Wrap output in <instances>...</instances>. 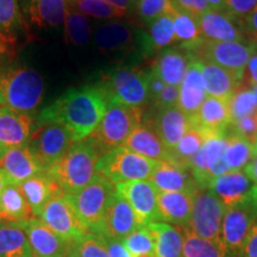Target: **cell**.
Listing matches in <instances>:
<instances>
[{
  "instance_id": "33",
  "label": "cell",
  "mask_w": 257,
  "mask_h": 257,
  "mask_svg": "<svg viewBox=\"0 0 257 257\" xmlns=\"http://www.w3.org/2000/svg\"><path fill=\"white\" fill-rule=\"evenodd\" d=\"M0 257H34L24 225L0 221Z\"/></svg>"
},
{
  "instance_id": "54",
  "label": "cell",
  "mask_w": 257,
  "mask_h": 257,
  "mask_svg": "<svg viewBox=\"0 0 257 257\" xmlns=\"http://www.w3.org/2000/svg\"><path fill=\"white\" fill-rule=\"evenodd\" d=\"M166 83L161 80L159 76L155 75L152 70H149V91L150 96H152V102L159 96V94L162 92V89L165 88Z\"/></svg>"
},
{
  "instance_id": "63",
  "label": "cell",
  "mask_w": 257,
  "mask_h": 257,
  "mask_svg": "<svg viewBox=\"0 0 257 257\" xmlns=\"http://www.w3.org/2000/svg\"><path fill=\"white\" fill-rule=\"evenodd\" d=\"M255 117H256V123H257V112L255 113Z\"/></svg>"
},
{
  "instance_id": "17",
  "label": "cell",
  "mask_w": 257,
  "mask_h": 257,
  "mask_svg": "<svg viewBox=\"0 0 257 257\" xmlns=\"http://www.w3.org/2000/svg\"><path fill=\"white\" fill-rule=\"evenodd\" d=\"M140 226L136 214L128 202L118 193H115L108 204L105 216L95 234L121 242L125 237H127Z\"/></svg>"
},
{
  "instance_id": "19",
  "label": "cell",
  "mask_w": 257,
  "mask_h": 257,
  "mask_svg": "<svg viewBox=\"0 0 257 257\" xmlns=\"http://www.w3.org/2000/svg\"><path fill=\"white\" fill-rule=\"evenodd\" d=\"M199 28L204 40L249 43L244 34L242 22L226 11L210 10L199 18Z\"/></svg>"
},
{
  "instance_id": "51",
  "label": "cell",
  "mask_w": 257,
  "mask_h": 257,
  "mask_svg": "<svg viewBox=\"0 0 257 257\" xmlns=\"http://www.w3.org/2000/svg\"><path fill=\"white\" fill-rule=\"evenodd\" d=\"M242 27L249 42L257 43V8L248 17L242 19Z\"/></svg>"
},
{
  "instance_id": "32",
  "label": "cell",
  "mask_w": 257,
  "mask_h": 257,
  "mask_svg": "<svg viewBox=\"0 0 257 257\" xmlns=\"http://www.w3.org/2000/svg\"><path fill=\"white\" fill-rule=\"evenodd\" d=\"M155 240V257H182L185 231L162 221L148 225Z\"/></svg>"
},
{
  "instance_id": "47",
  "label": "cell",
  "mask_w": 257,
  "mask_h": 257,
  "mask_svg": "<svg viewBox=\"0 0 257 257\" xmlns=\"http://www.w3.org/2000/svg\"><path fill=\"white\" fill-rule=\"evenodd\" d=\"M17 38L15 35H8L0 32V73L8 69L10 61L16 55Z\"/></svg>"
},
{
  "instance_id": "53",
  "label": "cell",
  "mask_w": 257,
  "mask_h": 257,
  "mask_svg": "<svg viewBox=\"0 0 257 257\" xmlns=\"http://www.w3.org/2000/svg\"><path fill=\"white\" fill-rule=\"evenodd\" d=\"M101 238L104 240L106 249L108 251V256L110 257H133L120 240L111 239L107 238V237H101Z\"/></svg>"
},
{
  "instance_id": "15",
  "label": "cell",
  "mask_w": 257,
  "mask_h": 257,
  "mask_svg": "<svg viewBox=\"0 0 257 257\" xmlns=\"http://www.w3.org/2000/svg\"><path fill=\"white\" fill-rule=\"evenodd\" d=\"M233 123L230 101L207 95L197 113L191 117V127L205 138L223 136Z\"/></svg>"
},
{
  "instance_id": "50",
  "label": "cell",
  "mask_w": 257,
  "mask_h": 257,
  "mask_svg": "<svg viewBox=\"0 0 257 257\" xmlns=\"http://www.w3.org/2000/svg\"><path fill=\"white\" fill-rule=\"evenodd\" d=\"M178 99L179 87L166 85L165 88L162 89V92L154 100V105H155L156 108L172 107V106H178Z\"/></svg>"
},
{
  "instance_id": "49",
  "label": "cell",
  "mask_w": 257,
  "mask_h": 257,
  "mask_svg": "<svg viewBox=\"0 0 257 257\" xmlns=\"http://www.w3.org/2000/svg\"><path fill=\"white\" fill-rule=\"evenodd\" d=\"M233 126L238 133L246 138L250 143L255 142L257 137V123L255 114L246 115L233 121Z\"/></svg>"
},
{
  "instance_id": "1",
  "label": "cell",
  "mask_w": 257,
  "mask_h": 257,
  "mask_svg": "<svg viewBox=\"0 0 257 257\" xmlns=\"http://www.w3.org/2000/svg\"><path fill=\"white\" fill-rule=\"evenodd\" d=\"M107 104V96L99 85L70 88L41 111L37 124L62 125L76 142L91 136L100 123Z\"/></svg>"
},
{
  "instance_id": "31",
  "label": "cell",
  "mask_w": 257,
  "mask_h": 257,
  "mask_svg": "<svg viewBox=\"0 0 257 257\" xmlns=\"http://www.w3.org/2000/svg\"><path fill=\"white\" fill-rule=\"evenodd\" d=\"M69 6V0H29V18L41 29L57 28L64 24Z\"/></svg>"
},
{
  "instance_id": "12",
  "label": "cell",
  "mask_w": 257,
  "mask_h": 257,
  "mask_svg": "<svg viewBox=\"0 0 257 257\" xmlns=\"http://www.w3.org/2000/svg\"><path fill=\"white\" fill-rule=\"evenodd\" d=\"M253 50L255 46L251 42L242 43V42H214L204 40L193 54L199 60L219 66L233 73L239 80H243Z\"/></svg>"
},
{
  "instance_id": "6",
  "label": "cell",
  "mask_w": 257,
  "mask_h": 257,
  "mask_svg": "<svg viewBox=\"0 0 257 257\" xmlns=\"http://www.w3.org/2000/svg\"><path fill=\"white\" fill-rule=\"evenodd\" d=\"M117 189L113 182L96 173L86 187L74 194H67V197L83 226L88 232L95 233Z\"/></svg>"
},
{
  "instance_id": "26",
  "label": "cell",
  "mask_w": 257,
  "mask_h": 257,
  "mask_svg": "<svg viewBox=\"0 0 257 257\" xmlns=\"http://www.w3.org/2000/svg\"><path fill=\"white\" fill-rule=\"evenodd\" d=\"M207 94L202 82L201 61L194 56L188 66L181 85L179 86L178 107L188 117H193L200 108Z\"/></svg>"
},
{
  "instance_id": "56",
  "label": "cell",
  "mask_w": 257,
  "mask_h": 257,
  "mask_svg": "<svg viewBox=\"0 0 257 257\" xmlns=\"http://www.w3.org/2000/svg\"><path fill=\"white\" fill-rule=\"evenodd\" d=\"M248 74L249 79L253 85H257V51L253 50L251 57L248 62Z\"/></svg>"
},
{
  "instance_id": "18",
  "label": "cell",
  "mask_w": 257,
  "mask_h": 257,
  "mask_svg": "<svg viewBox=\"0 0 257 257\" xmlns=\"http://www.w3.org/2000/svg\"><path fill=\"white\" fill-rule=\"evenodd\" d=\"M150 181L159 192H184L194 194L199 187L187 163L162 161L157 163Z\"/></svg>"
},
{
  "instance_id": "38",
  "label": "cell",
  "mask_w": 257,
  "mask_h": 257,
  "mask_svg": "<svg viewBox=\"0 0 257 257\" xmlns=\"http://www.w3.org/2000/svg\"><path fill=\"white\" fill-rule=\"evenodd\" d=\"M150 48L153 51L168 48L170 44L175 43V31L174 21L172 15H165L152 24H149V32H148Z\"/></svg>"
},
{
  "instance_id": "46",
  "label": "cell",
  "mask_w": 257,
  "mask_h": 257,
  "mask_svg": "<svg viewBox=\"0 0 257 257\" xmlns=\"http://www.w3.org/2000/svg\"><path fill=\"white\" fill-rule=\"evenodd\" d=\"M170 2L175 11L186 12L198 19L212 10L206 0H170Z\"/></svg>"
},
{
  "instance_id": "37",
  "label": "cell",
  "mask_w": 257,
  "mask_h": 257,
  "mask_svg": "<svg viewBox=\"0 0 257 257\" xmlns=\"http://www.w3.org/2000/svg\"><path fill=\"white\" fill-rule=\"evenodd\" d=\"M185 231L182 257H230L221 240H210Z\"/></svg>"
},
{
  "instance_id": "60",
  "label": "cell",
  "mask_w": 257,
  "mask_h": 257,
  "mask_svg": "<svg viewBox=\"0 0 257 257\" xmlns=\"http://www.w3.org/2000/svg\"><path fill=\"white\" fill-rule=\"evenodd\" d=\"M252 147H253V156H257V137H256L255 142L252 143Z\"/></svg>"
},
{
  "instance_id": "39",
  "label": "cell",
  "mask_w": 257,
  "mask_h": 257,
  "mask_svg": "<svg viewBox=\"0 0 257 257\" xmlns=\"http://www.w3.org/2000/svg\"><path fill=\"white\" fill-rule=\"evenodd\" d=\"M70 5L86 17L96 19H121L128 15L102 0H69Z\"/></svg>"
},
{
  "instance_id": "11",
  "label": "cell",
  "mask_w": 257,
  "mask_h": 257,
  "mask_svg": "<svg viewBox=\"0 0 257 257\" xmlns=\"http://www.w3.org/2000/svg\"><path fill=\"white\" fill-rule=\"evenodd\" d=\"M74 142L72 134L62 125L44 123L38 124L28 147L42 169L48 172L62 159Z\"/></svg>"
},
{
  "instance_id": "8",
  "label": "cell",
  "mask_w": 257,
  "mask_h": 257,
  "mask_svg": "<svg viewBox=\"0 0 257 257\" xmlns=\"http://www.w3.org/2000/svg\"><path fill=\"white\" fill-rule=\"evenodd\" d=\"M94 43L104 54H128L137 49L143 56L153 53L148 34L120 21L99 25L94 31Z\"/></svg>"
},
{
  "instance_id": "45",
  "label": "cell",
  "mask_w": 257,
  "mask_h": 257,
  "mask_svg": "<svg viewBox=\"0 0 257 257\" xmlns=\"http://www.w3.org/2000/svg\"><path fill=\"white\" fill-rule=\"evenodd\" d=\"M68 257H110L104 240L98 234L88 232L73 246Z\"/></svg>"
},
{
  "instance_id": "44",
  "label": "cell",
  "mask_w": 257,
  "mask_h": 257,
  "mask_svg": "<svg viewBox=\"0 0 257 257\" xmlns=\"http://www.w3.org/2000/svg\"><path fill=\"white\" fill-rule=\"evenodd\" d=\"M231 114L233 121L257 112V100L252 88L238 89L230 100Z\"/></svg>"
},
{
  "instance_id": "24",
  "label": "cell",
  "mask_w": 257,
  "mask_h": 257,
  "mask_svg": "<svg viewBox=\"0 0 257 257\" xmlns=\"http://www.w3.org/2000/svg\"><path fill=\"white\" fill-rule=\"evenodd\" d=\"M152 124L166 147L172 152L191 128V117L185 114L178 106L156 108Z\"/></svg>"
},
{
  "instance_id": "13",
  "label": "cell",
  "mask_w": 257,
  "mask_h": 257,
  "mask_svg": "<svg viewBox=\"0 0 257 257\" xmlns=\"http://www.w3.org/2000/svg\"><path fill=\"white\" fill-rule=\"evenodd\" d=\"M40 218V220L43 221L50 230L73 246L88 233L87 229L80 221L66 193L57 195L48 202Z\"/></svg>"
},
{
  "instance_id": "42",
  "label": "cell",
  "mask_w": 257,
  "mask_h": 257,
  "mask_svg": "<svg viewBox=\"0 0 257 257\" xmlns=\"http://www.w3.org/2000/svg\"><path fill=\"white\" fill-rule=\"evenodd\" d=\"M175 10L170 0H137L135 6L138 18L149 25L165 15H172Z\"/></svg>"
},
{
  "instance_id": "57",
  "label": "cell",
  "mask_w": 257,
  "mask_h": 257,
  "mask_svg": "<svg viewBox=\"0 0 257 257\" xmlns=\"http://www.w3.org/2000/svg\"><path fill=\"white\" fill-rule=\"evenodd\" d=\"M244 173L249 176V179L253 182V185L257 187V156H253V159L248 163V166L243 169Z\"/></svg>"
},
{
  "instance_id": "20",
  "label": "cell",
  "mask_w": 257,
  "mask_h": 257,
  "mask_svg": "<svg viewBox=\"0 0 257 257\" xmlns=\"http://www.w3.org/2000/svg\"><path fill=\"white\" fill-rule=\"evenodd\" d=\"M34 257H68L73 245L50 230L43 221L32 219L25 225Z\"/></svg>"
},
{
  "instance_id": "30",
  "label": "cell",
  "mask_w": 257,
  "mask_h": 257,
  "mask_svg": "<svg viewBox=\"0 0 257 257\" xmlns=\"http://www.w3.org/2000/svg\"><path fill=\"white\" fill-rule=\"evenodd\" d=\"M36 219L18 186L9 184L0 195V221L27 225Z\"/></svg>"
},
{
  "instance_id": "52",
  "label": "cell",
  "mask_w": 257,
  "mask_h": 257,
  "mask_svg": "<svg viewBox=\"0 0 257 257\" xmlns=\"http://www.w3.org/2000/svg\"><path fill=\"white\" fill-rule=\"evenodd\" d=\"M237 257H257V221L252 226L248 238Z\"/></svg>"
},
{
  "instance_id": "34",
  "label": "cell",
  "mask_w": 257,
  "mask_h": 257,
  "mask_svg": "<svg viewBox=\"0 0 257 257\" xmlns=\"http://www.w3.org/2000/svg\"><path fill=\"white\" fill-rule=\"evenodd\" d=\"M226 140L224 159L231 170H243L253 159V147L245 137L242 136L233 124L223 135Z\"/></svg>"
},
{
  "instance_id": "16",
  "label": "cell",
  "mask_w": 257,
  "mask_h": 257,
  "mask_svg": "<svg viewBox=\"0 0 257 257\" xmlns=\"http://www.w3.org/2000/svg\"><path fill=\"white\" fill-rule=\"evenodd\" d=\"M34 131L32 115L2 106L0 107V157L9 150L27 147Z\"/></svg>"
},
{
  "instance_id": "4",
  "label": "cell",
  "mask_w": 257,
  "mask_h": 257,
  "mask_svg": "<svg viewBox=\"0 0 257 257\" xmlns=\"http://www.w3.org/2000/svg\"><path fill=\"white\" fill-rule=\"evenodd\" d=\"M143 119V108L108 101L100 123L89 138L94 142L102 156L114 148L123 147L127 137Z\"/></svg>"
},
{
  "instance_id": "9",
  "label": "cell",
  "mask_w": 257,
  "mask_h": 257,
  "mask_svg": "<svg viewBox=\"0 0 257 257\" xmlns=\"http://www.w3.org/2000/svg\"><path fill=\"white\" fill-rule=\"evenodd\" d=\"M256 221L257 201L255 193L251 197L225 207L220 238L230 257L238 256Z\"/></svg>"
},
{
  "instance_id": "5",
  "label": "cell",
  "mask_w": 257,
  "mask_h": 257,
  "mask_svg": "<svg viewBox=\"0 0 257 257\" xmlns=\"http://www.w3.org/2000/svg\"><path fill=\"white\" fill-rule=\"evenodd\" d=\"M108 101L143 108L152 102L149 91V72L134 67H120L111 70L98 83Z\"/></svg>"
},
{
  "instance_id": "43",
  "label": "cell",
  "mask_w": 257,
  "mask_h": 257,
  "mask_svg": "<svg viewBox=\"0 0 257 257\" xmlns=\"http://www.w3.org/2000/svg\"><path fill=\"white\" fill-rule=\"evenodd\" d=\"M23 27L24 19L18 0H0V32L15 35V31Z\"/></svg>"
},
{
  "instance_id": "21",
  "label": "cell",
  "mask_w": 257,
  "mask_h": 257,
  "mask_svg": "<svg viewBox=\"0 0 257 257\" xmlns=\"http://www.w3.org/2000/svg\"><path fill=\"white\" fill-rule=\"evenodd\" d=\"M194 56L191 50L181 46L166 48L157 56L150 70L166 85L179 87Z\"/></svg>"
},
{
  "instance_id": "3",
  "label": "cell",
  "mask_w": 257,
  "mask_h": 257,
  "mask_svg": "<svg viewBox=\"0 0 257 257\" xmlns=\"http://www.w3.org/2000/svg\"><path fill=\"white\" fill-rule=\"evenodd\" d=\"M43 78L36 70L17 67L0 73L2 106L32 115L43 100Z\"/></svg>"
},
{
  "instance_id": "59",
  "label": "cell",
  "mask_w": 257,
  "mask_h": 257,
  "mask_svg": "<svg viewBox=\"0 0 257 257\" xmlns=\"http://www.w3.org/2000/svg\"><path fill=\"white\" fill-rule=\"evenodd\" d=\"M8 185H9V181H8V179H6V175L4 174V172L0 169V195H2L3 191H4V188Z\"/></svg>"
},
{
  "instance_id": "40",
  "label": "cell",
  "mask_w": 257,
  "mask_h": 257,
  "mask_svg": "<svg viewBox=\"0 0 257 257\" xmlns=\"http://www.w3.org/2000/svg\"><path fill=\"white\" fill-rule=\"evenodd\" d=\"M121 243L133 257H155V240L148 226H140Z\"/></svg>"
},
{
  "instance_id": "41",
  "label": "cell",
  "mask_w": 257,
  "mask_h": 257,
  "mask_svg": "<svg viewBox=\"0 0 257 257\" xmlns=\"http://www.w3.org/2000/svg\"><path fill=\"white\" fill-rule=\"evenodd\" d=\"M205 141H206V138L202 136L199 131L191 127L187 131V134L182 137V140L180 141L178 146L170 152L172 153L173 160L188 165L192 157L204 146Z\"/></svg>"
},
{
  "instance_id": "28",
  "label": "cell",
  "mask_w": 257,
  "mask_h": 257,
  "mask_svg": "<svg viewBox=\"0 0 257 257\" xmlns=\"http://www.w3.org/2000/svg\"><path fill=\"white\" fill-rule=\"evenodd\" d=\"M18 187L27 199L35 218H40L48 202L63 193L56 180L48 172L32 176Z\"/></svg>"
},
{
  "instance_id": "7",
  "label": "cell",
  "mask_w": 257,
  "mask_h": 257,
  "mask_svg": "<svg viewBox=\"0 0 257 257\" xmlns=\"http://www.w3.org/2000/svg\"><path fill=\"white\" fill-rule=\"evenodd\" d=\"M157 161L118 147L104 154L96 163V173L104 175L114 185L121 182L149 180L157 166Z\"/></svg>"
},
{
  "instance_id": "14",
  "label": "cell",
  "mask_w": 257,
  "mask_h": 257,
  "mask_svg": "<svg viewBox=\"0 0 257 257\" xmlns=\"http://www.w3.org/2000/svg\"><path fill=\"white\" fill-rule=\"evenodd\" d=\"M115 189L118 194L128 202L141 226H148L160 221L157 208L159 191L150 180L121 182L115 185Z\"/></svg>"
},
{
  "instance_id": "64",
  "label": "cell",
  "mask_w": 257,
  "mask_h": 257,
  "mask_svg": "<svg viewBox=\"0 0 257 257\" xmlns=\"http://www.w3.org/2000/svg\"><path fill=\"white\" fill-rule=\"evenodd\" d=\"M0 107H2V102H0Z\"/></svg>"
},
{
  "instance_id": "35",
  "label": "cell",
  "mask_w": 257,
  "mask_h": 257,
  "mask_svg": "<svg viewBox=\"0 0 257 257\" xmlns=\"http://www.w3.org/2000/svg\"><path fill=\"white\" fill-rule=\"evenodd\" d=\"M173 21H174L175 43H180L181 47L187 48L192 53H194L204 41L199 28V19L186 12L174 11Z\"/></svg>"
},
{
  "instance_id": "23",
  "label": "cell",
  "mask_w": 257,
  "mask_h": 257,
  "mask_svg": "<svg viewBox=\"0 0 257 257\" xmlns=\"http://www.w3.org/2000/svg\"><path fill=\"white\" fill-rule=\"evenodd\" d=\"M208 189L227 207L251 197L256 191V186L244 170H231L212 180Z\"/></svg>"
},
{
  "instance_id": "58",
  "label": "cell",
  "mask_w": 257,
  "mask_h": 257,
  "mask_svg": "<svg viewBox=\"0 0 257 257\" xmlns=\"http://www.w3.org/2000/svg\"><path fill=\"white\" fill-rule=\"evenodd\" d=\"M208 5L211 6L212 10H217V11H225V2L226 0H206Z\"/></svg>"
},
{
  "instance_id": "61",
  "label": "cell",
  "mask_w": 257,
  "mask_h": 257,
  "mask_svg": "<svg viewBox=\"0 0 257 257\" xmlns=\"http://www.w3.org/2000/svg\"><path fill=\"white\" fill-rule=\"evenodd\" d=\"M255 198H256V201H257V188H256V191H255Z\"/></svg>"
},
{
  "instance_id": "36",
  "label": "cell",
  "mask_w": 257,
  "mask_h": 257,
  "mask_svg": "<svg viewBox=\"0 0 257 257\" xmlns=\"http://www.w3.org/2000/svg\"><path fill=\"white\" fill-rule=\"evenodd\" d=\"M64 34L67 43L75 47H83L88 43L92 36V29L88 18L78 10L69 6L68 14L64 21Z\"/></svg>"
},
{
  "instance_id": "10",
  "label": "cell",
  "mask_w": 257,
  "mask_h": 257,
  "mask_svg": "<svg viewBox=\"0 0 257 257\" xmlns=\"http://www.w3.org/2000/svg\"><path fill=\"white\" fill-rule=\"evenodd\" d=\"M224 204L208 188H199L193 195V212L186 231L205 239L221 240Z\"/></svg>"
},
{
  "instance_id": "29",
  "label": "cell",
  "mask_w": 257,
  "mask_h": 257,
  "mask_svg": "<svg viewBox=\"0 0 257 257\" xmlns=\"http://www.w3.org/2000/svg\"><path fill=\"white\" fill-rule=\"evenodd\" d=\"M201 74L206 94L224 100L230 101L242 82L233 73L204 61H201Z\"/></svg>"
},
{
  "instance_id": "48",
  "label": "cell",
  "mask_w": 257,
  "mask_h": 257,
  "mask_svg": "<svg viewBox=\"0 0 257 257\" xmlns=\"http://www.w3.org/2000/svg\"><path fill=\"white\" fill-rule=\"evenodd\" d=\"M257 8V0H226L225 11L242 21Z\"/></svg>"
},
{
  "instance_id": "27",
  "label": "cell",
  "mask_w": 257,
  "mask_h": 257,
  "mask_svg": "<svg viewBox=\"0 0 257 257\" xmlns=\"http://www.w3.org/2000/svg\"><path fill=\"white\" fill-rule=\"evenodd\" d=\"M193 195L184 192H159L157 208L160 221L186 229L192 217Z\"/></svg>"
},
{
  "instance_id": "22",
  "label": "cell",
  "mask_w": 257,
  "mask_h": 257,
  "mask_svg": "<svg viewBox=\"0 0 257 257\" xmlns=\"http://www.w3.org/2000/svg\"><path fill=\"white\" fill-rule=\"evenodd\" d=\"M123 147L147 157V159L157 161V162L173 160L172 153L161 140L153 124L144 119L131 133Z\"/></svg>"
},
{
  "instance_id": "62",
  "label": "cell",
  "mask_w": 257,
  "mask_h": 257,
  "mask_svg": "<svg viewBox=\"0 0 257 257\" xmlns=\"http://www.w3.org/2000/svg\"><path fill=\"white\" fill-rule=\"evenodd\" d=\"M251 43H252V42H251ZM253 46H255V49L257 51V43H253Z\"/></svg>"
},
{
  "instance_id": "55",
  "label": "cell",
  "mask_w": 257,
  "mask_h": 257,
  "mask_svg": "<svg viewBox=\"0 0 257 257\" xmlns=\"http://www.w3.org/2000/svg\"><path fill=\"white\" fill-rule=\"evenodd\" d=\"M102 2L107 3L114 8L126 11L127 14L135 11V6H136L137 0H102Z\"/></svg>"
},
{
  "instance_id": "2",
  "label": "cell",
  "mask_w": 257,
  "mask_h": 257,
  "mask_svg": "<svg viewBox=\"0 0 257 257\" xmlns=\"http://www.w3.org/2000/svg\"><path fill=\"white\" fill-rule=\"evenodd\" d=\"M101 153L87 137L72 144L59 162L48 173L56 180L66 194H74L86 187L96 174V163Z\"/></svg>"
},
{
  "instance_id": "25",
  "label": "cell",
  "mask_w": 257,
  "mask_h": 257,
  "mask_svg": "<svg viewBox=\"0 0 257 257\" xmlns=\"http://www.w3.org/2000/svg\"><path fill=\"white\" fill-rule=\"evenodd\" d=\"M0 169L4 172L9 184L16 186L44 172L28 146L5 153L0 157Z\"/></svg>"
}]
</instances>
